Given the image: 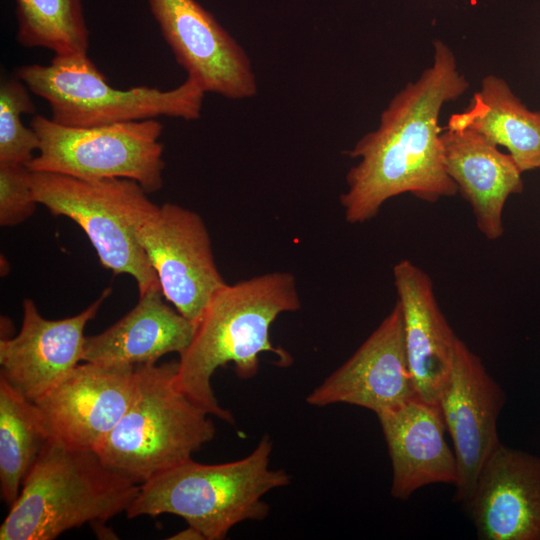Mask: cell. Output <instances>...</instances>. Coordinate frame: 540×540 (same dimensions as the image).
<instances>
[{"instance_id": "cell-2", "label": "cell", "mask_w": 540, "mask_h": 540, "mask_svg": "<svg viewBox=\"0 0 540 540\" xmlns=\"http://www.w3.org/2000/svg\"><path fill=\"white\" fill-rule=\"evenodd\" d=\"M300 307L296 279L290 272H271L224 285L211 298L190 344L179 355V387L209 415L233 423L232 413L215 397L212 376L219 367L232 363L238 377L252 378L261 353H273L278 366H289L293 358L272 344L270 328L280 314Z\"/></svg>"}, {"instance_id": "cell-23", "label": "cell", "mask_w": 540, "mask_h": 540, "mask_svg": "<svg viewBox=\"0 0 540 540\" xmlns=\"http://www.w3.org/2000/svg\"><path fill=\"white\" fill-rule=\"evenodd\" d=\"M36 107L28 87L15 75L0 82V162L27 165L38 151L40 141L32 127L22 121Z\"/></svg>"}, {"instance_id": "cell-13", "label": "cell", "mask_w": 540, "mask_h": 540, "mask_svg": "<svg viewBox=\"0 0 540 540\" xmlns=\"http://www.w3.org/2000/svg\"><path fill=\"white\" fill-rule=\"evenodd\" d=\"M415 396L404 346L402 313L396 302L353 355L316 387L306 401L316 407L350 404L377 415Z\"/></svg>"}, {"instance_id": "cell-11", "label": "cell", "mask_w": 540, "mask_h": 540, "mask_svg": "<svg viewBox=\"0 0 540 540\" xmlns=\"http://www.w3.org/2000/svg\"><path fill=\"white\" fill-rule=\"evenodd\" d=\"M506 394L481 358L457 339L449 378L439 396L456 457L454 501L465 506L484 462L501 443L497 421Z\"/></svg>"}, {"instance_id": "cell-14", "label": "cell", "mask_w": 540, "mask_h": 540, "mask_svg": "<svg viewBox=\"0 0 540 540\" xmlns=\"http://www.w3.org/2000/svg\"><path fill=\"white\" fill-rule=\"evenodd\" d=\"M110 293L106 288L85 310L58 320L42 317L33 300L25 299L20 332L0 341V375L28 400L37 401L83 361L85 327Z\"/></svg>"}, {"instance_id": "cell-3", "label": "cell", "mask_w": 540, "mask_h": 540, "mask_svg": "<svg viewBox=\"0 0 540 540\" xmlns=\"http://www.w3.org/2000/svg\"><path fill=\"white\" fill-rule=\"evenodd\" d=\"M271 452L272 441L264 435L239 460L203 464L191 458L141 484L126 515L174 514L205 540H222L236 524L266 518L269 505L263 496L290 483L285 470L270 468Z\"/></svg>"}, {"instance_id": "cell-5", "label": "cell", "mask_w": 540, "mask_h": 540, "mask_svg": "<svg viewBox=\"0 0 540 540\" xmlns=\"http://www.w3.org/2000/svg\"><path fill=\"white\" fill-rule=\"evenodd\" d=\"M178 361L136 365L127 411L96 453L114 472L141 485L189 459L216 428L177 383Z\"/></svg>"}, {"instance_id": "cell-25", "label": "cell", "mask_w": 540, "mask_h": 540, "mask_svg": "<svg viewBox=\"0 0 540 540\" xmlns=\"http://www.w3.org/2000/svg\"><path fill=\"white\" fill-rule=\"evenodd\" d=\"M173 540H204V536L194 527L188 525V527L177 534L169 537Z\"/></svg>"}, {"instance_id": "cell-16", "label": "cell", "mask_w": 540, "mask_h": 540, "mask_svg": "<svg viewBox=\"0 0 540 540\" xmlns=\"http://www.w3.org/2000/svg\"><path fill=\"white\" fill-rule=\"evenodd\" d=\"M377 418L391 460L392 497L407 500L430 484H456V457L438 403L415 396Z\"/></svg>"}, {"instance_id": "cell-10", "label": "cell", "mask_w": 540, "mask_h": 540, "mask_svg": "<svg viewBox=\"0 0 540 540\" xmlns=\"http://www.w3.org/2000/svg\"><path fill=\"white\" fill-rule=\"evenodd\" d=\"M136 383L134 365L84 362L34 403L50 440L96 452L130 406Z\"/></svg>"}, {"instance_id": "cell-6", "label": "cell", "mask_w": 540, "mask_h": 540, "mask_svg": "<svg viewBox=\"0 0 540 540\" xmlns=\"http://www.w3.org/2000/svg\"><path fill=\"white\" fill-rule=\"evenodd\" d=\"M16 76L30 92L49 104L54 122L69 127H94L161 116L196 120L205 94L190 77L166 91L148 86L113 88L87 54L54 55L48 65L20 66Z\"/></svg>"}, {"instance_id": "cell-17", "label": "cell", "mask_w": 540, "mask_h": 540, "mask_svg": "<svg viewBox=\"0 0 540 540\" xmlns=\"http://www.w3.org/2000/svg\"><path fill=\"white\" fill-rule=\"evenodd\" d=\"M393 278L416 394L438 403L452 369L458 337L442 313L432 280L423 269L408 259L401 260L393 267Z\"/></svg>"}, {"instance_id": "cell-15", "label": "cell", "mask_w": 540, "mask_h": 540, "mask_svg": "<svg viewBox=\"0 0 540 540\" xmlns=\"http://www.w3.org/2000/svg\"><path fill=\"white\" fill-rule=\"evenodd\" d=\"M464 507L478 539L540 540V457L500 443Z\"/></svg>"}, {"instance_id": "cell-1", "label": "cell", "mask_w": 540, "mask_h": 540, "mask_svg": "<svg viewBox=\"0 0 540 540\" xmlns=\"http://www.w3.org/2000/svg\"><path fill=\"white\" fill-rule=\"evenodd\" d=\"M468 87L451 49L435 41L433 65L393 97L378 128L348 151L359 159L340 196L348 223L373 219L387 200L400 194L434 203L458 192L445 169L438 119L442 106Z\"/></svg>"}, {"instance_id": "cell-4", "label": "cell", "mask_w": 540, "mask_h": 540, "mask_svg": "<svg viewBox=\"0 0 540 540\" xmlns=\"http://www.w3.org/2000/svg\"><path fill=\"white\" fill-rule=\"evenodd\" d=\"M139 488L95 451L49 440L0 527V540H53L86 523H104L126 512Z\"/></svg>"}, {"instance_id": "cell-8", "label": "cell", "mask_w": 540, "mask_h": 540, "mask_svg": "<svg viewBox=\"0 0 540 540\" xmlns=\"http://www.w3.org/2000/svg\"><path fill=\"white\" fill-rule=\"evenodd\" d=\"M30 126L40 141L38 154L27 164L30 171L85 180L127 178L147 193L163 185V125L156 119L69 127L37 114Z\"/></svg>"}, {"instance_id": "cell-12", "label": "cell", "mask_w": 540, "mask_h": 540, "mask_svg": "<svg viewBox=\"0 0 540 540\" xmlns=\"http://www.w3.org/2000/svg\"><path fill=\"white\" fill-rule=\"evenodd\" d=\"M176 61L204 92L240 100L257 92L243 48L196 0H148Z\"/></svg>"}, {"instance_id": "cell-20", "label": "cell", "mask_w": 540, "mask_h": 540, "mask_svg": "<svg viewBox=\"0 0 540 540\" xmlns=\"http://www.w3.org/2000/svg\"><path fill=\"white\" fill-rule=\"evenodd\" d=\"M446 128L471 129L505 147L522 172L540 169V111L529 110L497 76L483 79L467 109L453 114Z\"/></svg>"}, {"instance_id": "cell-24", "label": "cell", "mask_w": 540, "mask_h": 540, "mask_svg": "<svg viewBox=\"0 0 540 540\" xmlns=\"http://www.w3.org/2000/svg\"><path fill=\"white\" fill-rule=\"evenodd\" d=\"M37 204L27 165L0 162V225L24 222L34 214Z\"/></svg>"}, {"instance_id": "cell-9", "label": "cell", "mask_w": 540, "mask_h": 540, "mask_svg": "<svg viewBox=\"0 0 540 540\" xmlns=\"http://www.w3.org/2000/svg\"><path fill=\"white\" fill-rule=\"evenodd\" d=\"M134 230L165 300L196 324L214 294L227 284L205 222L183 206L151 202L136 218Z\"/></svg>"}, {"instance_id": "cell-21", "label": "cell", "mask_w": 540, "mask_h": 540, "mask_svg": "<svg viewBox=\"0 0 540 540\" xmlns=\"http://www.w3.org/2000/svg\"><path fill=\"white\" fill-rule=\"evenodd\" d=\"M49 440L35 403L0 375V491L7 505L18 498Z\"/></svg>"}, {"instance_id": "cell-7", "label": "cell", "mask_w": 540, "mask_h": 540, "mask_svg": "<svg viewBox=\"0 0 540 540\" xmlns=\"http://www.w3.org/2000/svg\"><path fill=\"white\" fill-rule=\"evenodd\" d=\"M31 183L38 204L81 227L104 268L132 276L139 295L160 287L134 230L136 218L152 202L138 182L127 178L85 180L31 171Z\"/></svg>"}, {"instance_id": "cell-19", "label": "cell", "mask_w": 540, "mask_h": 540, "mask_svg": "<svg viewBox=\"0 0 540 540\" xmlns=\"http://www.w3.org/2000/svg\"><path fill=\"white\" fill-rule=\"evenodd\" d=\"M196 324L164 300L160 287L139 295L137 304L103 332L86 336L84 362L142 365L179 355L190 344Z\"/></svg>"}, {"instance_id": "cell-22", "label": "cell", "mask_w": 540, "mask_h": 540, "mask_svg": "<svg viewBox=\"0 0 540 540\" xmlns=\"http://www.w3.org/2000/svg\"><path fill=\"white\" fill-rule=\"evenodd\" d=\"M18 43L58 56L87 54L89 30L82 0H15Z\"/></svg>"}, {"instance_id": "cell-18", "label": "cell", "mask_w": 540, "mask_h": 540, "mask_svg": "<svg viewBox=\"0 0 540 540\" xmlns=\"http://www.w3.org/2000/svg\"><path fill=\"white\" fill-rule=\"evenodd\" d=\"M445 169L471 206L478 230L488 240L504 233L503 210L523 191L522 171L509 154L471 129L441 133Z\"/></svg>"}]
</instances>
